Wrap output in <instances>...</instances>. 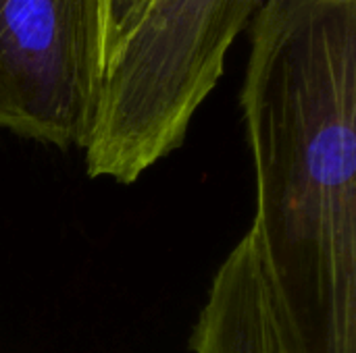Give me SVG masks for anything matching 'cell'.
<instances>
[{"mask_svg":"<svg viewBox=\"0 0 356 353\" xmlns=\"http://www.w3.org/2000/svg\"><path fill=\"white\" fill-rule=\"evenodd\" d=\"M250 233L311 353H356V0H263L240 92Z\"/></svg>","mask_w":356,"mask_h":353,"instance_id":"6da1fadb","label":"cell"},{"mask_svg":"<svg viewBox=\"0 0 356 353\" xmlns=\"http://www.w3.org/2000/svg\"><path fill=\"white\" fill-rule=\"evenodd\" d=\"M263 0H144L102 62L90 177L134 183L177 150Z\"/></svg>","mask_w":356,"mask_h":353,"instance_id":"7a4b0ae2","label":"cell"},{"mask_svg":"<svg viewBox=\"0 0 356 353\" xmlns=\"http://www.w3.org/2000/svg\"><path fill=\"white\" fill-rule=\"evenodd\" d=\"M100 71L98 0H0V129L83 148Z\"/></svg>","mask_w":356,"mask_h":353,"instance_id":"3957f363","label":"cell"},{"mask_svg":"<svg viewBox=\"0 0 356 353\" xmlns=\"http://www.w3.org/2000/svg\"><path fill=\"white\" fill-rule=\"evenodd\" d=\"M192 350L194 353H311L248 231L211 283L194 329Z\"/></svg>","mask_w":356,"mask_h":353,"instance_id":"277c9868","label":"cell"},{"mask_svg":"<svg viewBox=\"0 0 356 353\" xmlns=\"http://www.w3.org/2000/svg\"><path fill=\"white\" fill-rule=\"evenodd\" d=\"M144 0H98L100 10V52L102 62L113 46L123 37V33L134 23ZM102 73V71H100Z\"/></svg>","mask_w":356,"mask_h":353,"instance_id":"5b68a950","label":"cell"}]
</instances>
